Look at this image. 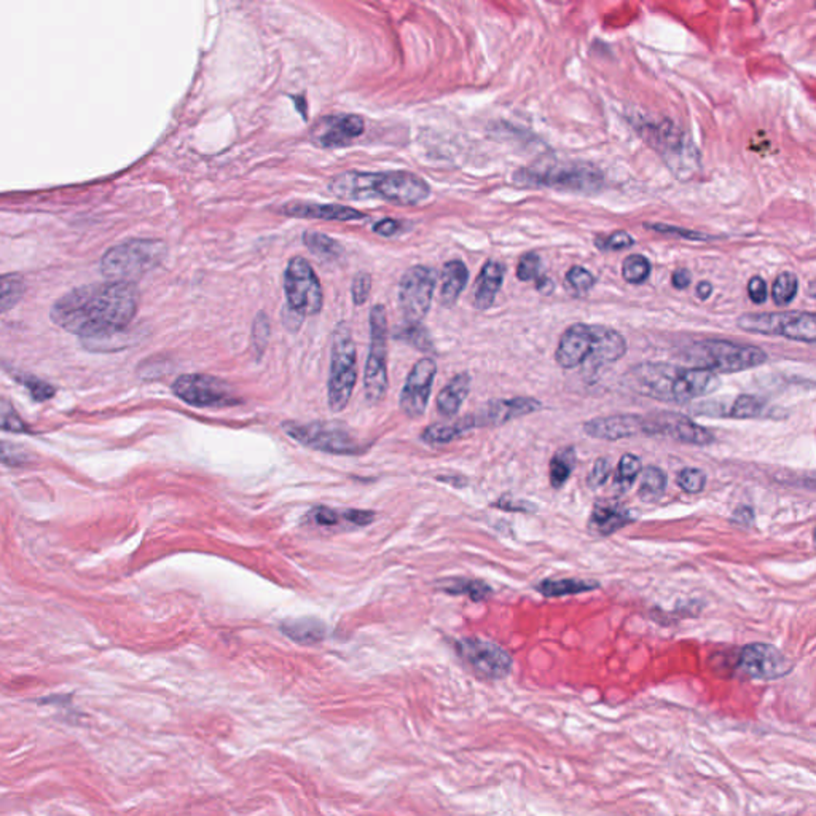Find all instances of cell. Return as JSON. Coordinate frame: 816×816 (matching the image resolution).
<instances>
[{
    "instance_id": "cell-1",
    "label": "cell",
    "mask_w": 816,
    "mask_h": 816,
    "mask_svg": "<svg viewBox=\"0 0 816 816\" xmlns=\"http://www.w3.org/2000/svg\"><path fill=\"white\" fill-rule=\"evenodd\" d=\"M138 302V288L133 282H94L58 298L50 318L65 332L79 335L87 348L102 351L131 324Z\"/></svg>"
},
{
    "instance_id": "cell-2",
    "label": "cell",
    "mask_w": 816,
    "mask_h": 816,
    "mask_svg": "<svg viewBox=\"0 0 816 816\" xmlns=\"http://www.w3.org/2000/svg\"><path fill=\"white\" fill-rule=\"evenodd\" d=\"M627 382L631 390L662 402L687 404L715 392L721 380L709 370L686 369L670 364H641L630 370Z\"/></svg>"
},
{
    "instance_id": "cell-3",
    "label": "cell",
    "mask_w": 816,
    "mask_h": 816,
    "mask_svg": "<svg viewBox=\"0 0 816 816\" xmlns=\"http://www.w3.org/2000/svg\"><path fill=\"white\" fill-rule=\"evenodd\" d=\"M329 188L341 200H380L399 206H417L431 195L427 182L408 171H348L333 177Z\"/></svg>"
},
{
    "instance_id": "cell-4",
    "label": "cell",
    "mask_w": 816,
    "mask_h": 816,
    "mask_svg": "<svg viewBox=\"0 0 816 816\" xmlns=\"http://www.w3.org/2000/svg\"><path fill=\"white\" fill-rule=\"evenodd\" d=\"M627 353L622 333L605 325L572 324L560 337L555 361L563 369H576L587 361L605 365L621 361Z\"/></svg>"
},
{
    "instance_id": "cell-5",
    "label": "cell",
    "mask_w": 816,
    "mask_h": 816,
    "mask_svg": "<svg viewBox=\"0 0 816 816\" xmlns=\"http://www.w3.org/2000/svg\"><path fill=\"white\" fill-rule=\"evenodd\" d=\"M521 187H545L576 193L598 192L603 187V173L592 165L582 163H539L521 167L513 174Z\"/></svg>"
},
{
    "instance_id": "cell-6",
    "label": "cell",
    "mask_w": 816,
    "mask_h": 816,
    "mask_svg": "<svg viewBox=\"0 0 816 816\" xmlns=\"http://www.w3.org/2000/svg\"><path fill=\"white\" fill-rule=\"evenodd\" d=\"M167 247L159 239H130L110 247L102 255L101 273L108 281H138L145 273L159 267L167 255Z\"/></svg>"
},
{
    "instance_id": "cell-7",
    "label": "cell",
    "mask_w": 816,
    "mask_h": 816,
    "mask_svg": "<svg viewBox=\"0 0 816 816\" xmlns=\"http://www.w3.org/2000/svg\"><path fill=\"white\" fill-rule=\"evenodd\" d=\"M686 359L692 362L695 369L719 375L756 369L767 361V353L760 348L738 345L727 339H701L687 348Z\"/></svg>"
},
{
    "instance_id": "cell-8",
    "label": "cell",
    "mask_w": 816,
    "mask_h": 816,
    "mask_svg": "<svg viewBox=\"0 0 816 816\" xmlns=\"http://www.w3.org/2000/svg\"><path fill=\"white\" fill-rule=\"evenodd\" d=\"M644 141L662 157L665 165L681 181H687L700 167V153L691 139L678 126L664 120L660 124H646L640 128Z\"/></svg>"
},
{
    "instance_id": "cell-9",
    "label": "cell",
    "mask_w": 816,
    "mask_h": 816,
    "mask_svg": "<svg viewBox=\"0 0 816 816\" xmlns=\"http://www.w3.org/2000/svg\"><path fill=\"white\" fill-rule=\"evenodd\" d=\"M357 382V353L353 332L348 322H339L332 337L331 374L327 383V400L335 413L347 408Z\"/></svg>"
},
{
    "instance_id": "cell-10",
    "label": "cell",
    "mask_w": 816,
    "mask_h": 816,
    "mask_svg": "<svg viewBox=\"0 0 816 816\" xmlns=\"http://www.w3.org/2000/svg\"><path fill=\"white\" fill-rule=\"evenodd\" d=\"M284 433L305 447L331 455H361L365 451L355 434L337 421H313V423H282Z\"/></svg>"
},
{
    "instance_id": "cell-11",
    "label": "cell",
    "mask_w": 816,
    "mask_h": 816,
    "mask_svg": "<svg viewBox=\"0 0 816 816\" xmlns=\"http://www.w3.org/2000/svg\"><path fill=\"white\" fill-rule=\"evenodd\" d=\"M737 325L744 332L785 337L810 345L816 341L815 314L807 311L746 313L738 318Z\"/></svg>"
},
{
    "instance_id": "cell-12",
    "label": "cell",
    "mask_w": 816,
    "mask_h": 816,
    "mask_svg": "<svg viewBox=\"0 0 816 816\" xmlns=\"http://www.w3.org/2000/svg\"><path fill=\"white\" fill-rule=\"evenodd\" d=\"M286 311L298 318L318 314L322 310L324 294L316 271L305 257L296 255L290 259L284 273Z\"/></svg>"
},
{
    "instance_id": "cell-13",
    "label": "cell",
    "mask_w": 816,
    "mask_h": 816,
    "mask_svg": "<svg viewBox=\"0 0 816 816\" xmlns=\"http://www.w3.org/2000/svg\"><path fill=\"white\" fill-rule=\"evenodd\" d=\"M364 388L372 404L382 402L388 390V321L383 305H375L370 311V349Z\"/></svg>"
},
{
    "instance_id": "cell-14",
    "label": "cell",
    "mask_w": 816,
    "mask_h": 816,
    "mask_svg": "<svg viewBox=\"0 0 816 816\" xmlns=\"http://www.w3.org/2000/svg\"><path fill=\"white\" fill-rule=\"evenodd\" d=\"M174 396L196 408H225L241 404L230 386L216 376L190 374L173 383Z\"/></svg>"
},
{
    "instance_id": "cell-15",
    "label": "cell",
    "mask_w": 816,
    "mask_h": 816,
    "mask_svg": "<svg viewBox=\"0 0 816 816\" xmlns=\"http://www.w3.org/2000/svg\"><path fill=\"white\" fill-rule=\"evenodd\" d=\"M437 273L425 265L408 268L399 284V305L407 324H419L433 304Z\"/></svg>"
},
{
    "instance_id": "cell-16",
    "label": "cell",
    "mask_w": 816,
    "mask_h": 816,
    "mask_svg": "<svg viewBox=\"0 0 816 816\" xmlns=\"http://www.w3.org/2000/svg\"><path fill=\"white\" fill-rule=\"evenodd\" d=\"M456 652L478 678L498 681L512 672L511 654L499 644L482 638H464L456 643Z\"/></svg>"
},
{
    "instance_id": "cell-17",
    "label": "cell",
    "mask_w": 816,
    "mask_h": 816,
    "mask_svg": "<svg viewBox=\"0 0 816 816\" xmlns=\"http://www.w3.org/2000/svg\"><path fill=\"white\" fill-rule=\"evenodd\" d=\"M793 665L778 648L767 643L746 644L738 650L734 670L752 681H775L786 676Z\"/></svg>"
},
{
    "instance_id": "cell-18",
    "label": "cell",
    "mask_w": 816,
    "mask_h": 816,
    "mask_svg": "<svg viewBox=\"0 0 816 816\" xmlns=\"http://www.w3.org/2000/svg\"><path fill=\"white\" fill-rule=\"evenodd\" d=\"M692 412L699 417L727 419H766L777 418L775 410L767 405L766 400L742 394V396H723V398L707 399L693 405Z\"/></svg>"
},
{
    "instance_id": "cell-19",
    "label": "cell",
    "mask_w": 816,
    "mask_h": 816,
    "mask_svg": "<svg viewBox=\"0 0 816 816\" xmlns=\"http://www.w3.org/2000/svg\"><path fill=\"white\" fill-rule=\"evenodd\" d=\"M437 364L431 357H423L413 365L400 392V408L408 418H419L426 412Z\"/></svg>"
},
{
    "instance_id": "cell-20",
    "label": "cell",
    "mask_w": 816,
    "mask_h": 816,
    "mask_svg": "<svg viewBox=\"0 0 816 816\" xmlns=\"http://www.w3.org/2000/svg\"><path fill=\"white\" fill-rule=\"evenodd\" d=\"M652 435H665L673 441L697 447H707L715 442V435L707 427L681 413H657L650 417Z\"/></svg>"
},
{
    "instance_id": "cell-21",
    "label": "cell",
    "mask_w": 816,
    "mask_h": 816,
    "mask_svg": "<svg viewBox=\"0 0 816 816\" xmlns=\"http://www.w3.org/2000/svg\"><path fill=\"white\" fill-rule=\"evenodd\" d=\"M584 433L598 441H622L636 435H650L649 417L641 415H611L584 423Z\"/></svg>"
},
{
    "instance_id": "cell-22",
    "label": "cell",
    "mask_w": 816,
    "mask_h": 816,
    "mask_svg": "<svg viewBox=\"0 0 816 816\" xmlns=\"http://www.w3.org/2000/svg\"><path fill=\"white\" fill-rule=\"evenodd\" d=\"M365 130L361 116L355 114H341L321 118L313 128L311 139L322 149H337L351 144Z\"/></svg>"
},
{
    "instance_id": "cell-23",
    "label": "cell",
    "mask_w": 816,
    "mask_h": 816,
    "mask_svg": "<svg viewBox=\"0 0 816 816\" xmlns=\"http://www.w3.org/2000/svg\"><path fill=\"white\" fill-rule=\"evenodd\" d=\"M542 404L537 399L512 398L498 399L485 405L480 412L474 413L477 427L501 426L515 418L541 410Z\"/></svg>"
},
{
    "instance_id": "cell-24",
    "label": "cell",
    "mask_w": 816,
    "mask_h": 816,
    "mask_svg": "<svg viewBox=\"0 0 816 816\" xmlns=\"http://www.w3.org/2000/svg\"><path fill=\"white\" fill-rule=\"evenodd\" d=\"M284 216L296 217V219H321V220H335V222H351L362 220L365 214L361 210L343 206V204H321V202H289L281 208Z\"/></svg>"
},
{
    "instance_id": "cell-25",
    "label": "cell",
    "mask_w": 816,
    "mask_h": 816,
    "mask_svg": "<svg viewBox=\"0 0 816 816\" xmlns=\"http://www.w3.org/2000/svg\"><path fill=\"white\" fill-rule=\"evenodd\" d=\"M633 521L629 509L611 499L598 501L593 507L590 529L597 535L609 536Z\"/></svg>"
},
{
    "instance_id": "cell-26",
    "label": "cell",
    "mask_w": 816,
    "mask_h": 816,
    "mask_svg": "<svg viewBox=\"0 0 816 816\" xmlns=\"http://www.w3.org/2000/svg\"><path fill=\"white\" fill-rule=\"evenodd\" d=\"M504 276L506 270L502 263L496 261H488L485 263L474 286V306L477 310L492 308L499 290L502 288Z\"/></svg>"
},
{
    "instance_id": "cell-27",
    "label": "cell",
    "mask_w": 816,
    "mask_h": 816,
    "mask_svg": "<svg viewBox=\"0 0 816 816\" xmlns=\"http://www.w3.org/2000/svg\"><path fill=\"white\" fill-rule=\"evenodd\" d=\"M441 302L443 306H453L469 281V271L461 261H450L442 268Z\"/></svg>"
},
{
    "instance_id": "cell-28",
    "label": "cell",
    "mask_w": 816,
    "mask_h": 816,
    "mask_svg": "<svg viewBox=\"0 0 816 816\" xmlns=\"http://www.w3.org/2000/svg\"><path fill=\"white\" fill-rule=\"evenodd\" d=\"M476 427H477V423L474 418V413H470L462 418L453 419L448 423H437V425L426 427L421 434V439L429 445H445V443L460 439L464 434L469 433Z\"/></svg>"
},
{
    "instance_id": "cell-29",
    "label": "cell",
    "mask_w": 816,
    "mask_h": 816,
    "mask_svg": "<svg viewBox=\"0 0 816 816\" xmlns=\"http://www.w3.org/2000/svg\"><path fill=\"white\" fill-rule=\"evenodd\" d=\"M470 376L469 374L462 372L456 375L450 383L441 391L437 398V410L443 415L445 418H453L458 415L462 402L469 396Z\"/></svg>"
},
{
    "instance_id": "cell-30",
    "label": "cell",
    "mask_w": 816,
    "mask_h": 816,
    "mask_svg": "<svg viewBox=\"0 0 816 816\" xmlns=\"http://www.w3.org/2000/svg\"><path fill=\"white\" fill-rule=\"evenodd\" d=\"M281 631L292 641L300 644H316L327 635L325 623L311 617L282 622Z\"/></svg>"
},
{
    "instance_id": "cell-31",
    "label": "cell",
    "mask_w": 816,
    "mask_h": 816,
    "mask_svg": "<svg viewBox=\"0 0 816 816\" xmlns=\"http://www.w3.org/2000/svg\"><path fill=\"white\" fill-rule=\"evenodd\" d=\"M600 587L595 580H584V579H560V580H542L539 586L536 587L537 592L542 593L544 597L556 598V597H566V595H578V593L590 592L597 590Z\"/></svg>"
},
{
    "instance_id": "cell-32",
    "label": "cell",
    "mask_w": 816,
    "mask_h": 816,
    "mask_svg": "<svg viewBox=\"0 0 816 816\" xmlns=\"http://www.w3.org/2000/svg\"><path fill=\"white\" fill-rule=\"evenodd\" d=\"M304 243L306 249L314 253L319 261L337 262L345 253V249L339 241L319 231H305Z\"/></svg>"
},
{
    "instance_id": "cell-33",
    "label": "cell",
    "mask_w": 816,
    "mask_h": 816,
    "mask_svg": "<svg viewBox=\"0 0 816 816\" xmlns=\"http://www.w3.org/2000/svg\"><path fill=\"white\" fill-rule=\"evenodd\" d=\"M576 466V450L572 447L560 448L549 466L550 485L558 490L568 480Z\"/></svg>"
},
{
    "instance_id": "cell-34",
    "label": "cell",
    "mask_w": 816,
    "mask_h": 816,
    "mask_svg": "<svg viewBox=\"0 0 816 816\" xmlns=\"http://www.w3.org/2000/svg\"><path fill=\"white\" fill-rule=\"evenodd\" d=\"M666 488V476L662 469L649 466L641 470V484L638 488V496L644 502H656L664 496Z\"/></svg>"
},
{
    "instance_id": "cell-35",
    "label": "cell",
    "mask_w": 816,
    "mask_h": 816,
    "mask_svg": "<svg viewBox=\"0 0 816 816\" xmlns=\"http://www.w3.org/2000/svg\"><path fill=\"white\" fill-rule=\"evenodd\" d=\"M442 590L448 595H468L472 601H484L492 595V587L482 580H470V579H451L442 584Z\"/></svg>"
},
{
    "instance_id": "cell-36",
    "label": "cell",
    "mask_w": 816,
    "mask_h": 816,
    "mask_svg": "<svg viewBox=\"0 0 816 816\" xmlns=\"http://www.w3.org/2000/svg\"><path fill=\"white\" fill-rule=\"evenodd\" d=\"M26 282L21 275H0V314L12 310L24 296Z\"/></svg>"
},
{
    "instance_id": "cell-37",
    "label": "cell",
    "mask_w": 816,
    "mask_h": 816,
    "mask_svg": "<svg viewBox=\"0 0 816 816\" xmlns=\"http://www.w3.org/2000/svg\"><path fill=\"white\" fill-rule=\"evenodd\" d=\"M799 290V281L795 273L785 271L778 275V278L773 282L772 296L773 302L778 306H786L795 300Z\"/></svg>"
},
{
    "instance_id": "cell-38",
    "label": "cell",
    "mask_w": 816,
    "mask_h": 816,
    "mask_svg": "<svg viewBox=\"0 0 816 816\" xmlns=\"http://www.w3.org/2000/svg\"><path fill=\"white\" fill-rule=\"evenodd\" d=\"M622 276L629 284H643L650 276V262L640 253L629 255L622 265Z\"/></svg>"
},
{
    "instance_id": "cell-39",
    "label": "cell",
    "mask_w": 816,
    "mask_h": 816,
    "mask_svg": "<svg viewBox=\"0 0 816 816\" xmlns=\"http://www.w3.org/2000/svg\"><path fill=\"white\" fill-rule=\"evenodd\" d=\"M0 431L15 434H30V425L16 412L15 407L5 399H0Z\"/></svg>"
},
{
    "instance_id": "cell-40",
    "label": "cell",
    "mask_w": 816,
    "mask_h": 816,
    "mask_svg": "<svg viewBox=\"0 0 816 816\" xmlns=\"http://www.w3.org/2000/svg\"><path fill=\"white\" fill-rule=\"evenodd\" d=\"M394 337L402 339L405 343L412 345L419 351H431L433 349V341L427 333L426 329L419 324H405L394 333Z\"/></svg>"
},
{
    "instance_id": "cell-41",
    "label": "cell",
    "mask_w": 816,
    "mask_h": 816,
    "mask_svg": "<svg viewBox=\"0 0 816 816\" xmlns=\"http://www.w3.org/2000/svg\"><path fill=\"white\" fill-rule=\"evenodd\" d=\"M641 460L638 456L627 453L621 458L617 464V474H615V485H621L623 490H627L635 482L638 474H641Z\"/></svg>"
},
{
    "instance_id": "cell-42",
    "label": "cell",
    "mask_w": 816,
    "mask_h": 816,
    "mask_svg": "<svg viewBox=\"0 0 816 816\" xmlns=\"http://www.w3.org/2000/svg\"><path fill=\"white\" fill-rule=\"evenodd\" d=\"M597 284L595 276L582 267H572L566 273V288L576 296H586Z\"/></svg>"
},
{
    "instance_id": "cell-43",
    "label": "cell",
    "mask_w": 816,
    "mask_h": 816,
    "mask_svg": "<svg viewBox=\"0 0 816 816\" xmlns=\"http://www.w3.org/2000/svg\"><path fill=\"white\" fill-rule=\"evenodd\" d=\"M12 375L15 376L18 383H21L26 390L30 391V398L34 399L36 402H45L56 394L55 386H51L44 380H39L36 376L24 375V374H12Z\"/></svg>"
},
{
    "instance_id": "cell-44",
    "label": "cell",
    "mask_w": 816,
    "mask_h": 816,
    "mask_svg": "<svg viewBox=\"0 0 816 816\" xmlns=\"http://www.w3.org/2000/svg\"><path fill=\"white\" fill-rule=\"evenodd\" d=\"M32 461V456L26 448L12 442L0 441V464L8 468H22Z\"/></svg>"
},
{
    "instance_id": "cell-45",
    "label": "cell",
    "mask_w": 816,
    "mask_h": 816,
    "mask_svg": "<svg viewBox=\"0 0 816 816\" xmlns=\"http://www.w3.org/2000/svg\"><path fill=\"white\" fill-rule=\"evenodd\" d=\"M633 245H635L633 236L623 230L614 231L609 236H598V238L595 239V246L598 247L603 253H617V251L627 249V247H631Z\"/></svg>"
},
{
    "instance_id": "cell-46",
    "label": "cell",
    "mask_w": 816,
    "mask_h": 816,
    "mask_svg": "<svg viewBox=\"0 0 816 816\" xmlns=\"http://www.w3.org/2000/svg\"><path fill=\"white\" fill-rule=\"evenodd\" d=\"M270 319L265 313H259L253 324V348L257 357H262L270 339Z\"/></svg>"
},
{
    "instance_id": "cell-47",
    "label": "cell",
    "mask_w": 816,
    "mask_h": 816,
    "mask_svg": "<svg viewBox=\"0 0 816 816\" xmlns=\"http://www.w3.org/2000/svg\"><path fill=\"white\" fill-rule=\"evenodd\" d=\"M678 485L681 490L697 494V493H701L705 490L707 476H705L703 470L695 469V468H686V469L681 470L678 474Z\"/></svg>"
},
{
    "instance_id": "cell-48",
    "label": "cell",
    "mask_w": 816,
    "mask_h": 816,
    "mask_svg": "<svg viewBox=\"0 0 816 816\" xmlns=\"http://www.w3.org/2000/svg\"><path fill=\"white\" fill-rule=\"evenodd\" d=\"M308 520L316 527L333 528L343 520V511H335L332 507L318 506L308 512Z\"/></svg>"
},
{
    "instance_id": "cell-49",
    "label": "cell",
    "mask_w": 816,
    "mask_h": 816,
    "mask_svg": "<svg viewBox=\"0 0 816 816\" xmlns=\"http://www.w3.org/2000/svg\"><path fill=\"white\" fill-rule=\"evenodd\" d=\"M644 227H646V228H649V230L662 233V235H673V236L691 239V241H715L716 239V236H711V235H705V233H699V231L686 230V228H681V227H672V225L644 224Z\"/></svg>"
},
{
    "instance_id": "cell-50",
    "label": "cell",
    "mask_w": 816,
    "mask_h": 816,
    "mask_svg": "<svg viewBox=\"0 0 816 816\" xmlns=\"http://www.w3.org/2000/svg\"><path fill=\"white\" fill-rule=\"evenodd\" d=\"M541 273V257L535 253H525L517 265V278L523 282L536 281Z\"/></svg>"
},
{
    "instance_id": "cell-51",
    "label": "cell",
    "mask_w": 816,
    "mask_h": 816,
    "mask_svg": "<svg viewBox=\"0 0 816 816\" xmlns=\"http://www.w3.org/2000/svg\"><path fill=\"white\" fill-rule=\"evenodd\" d=\"M493 506L498 507L501 511H506V512H537V506L533 504V502L523 501V499L512 498V496H509V494H504L502 498H499Z\"/></svg>"
},
{
    "instance_id": "cell-52",
    "label": "cell",
    "mask_w": 816,
    "mask_h": 816,
    "mask_svg": "<svg viewBox=\"0 0 816 816\" xmlns=\"http://www.w3.org/2000/svg\"><path fill=\"white\" fill-rule=\"evenodd\" d=\"M370 289H372V278L369 273L356 275L353 288H351V296H353L355 305L359 306V305L365 304L369 300Z\"/></svg>"
},
{
    "instance_id": "cell-53",
    "label": "cell",
    "mask_w": 816,
    "mask_h": 816,
    "mask_svg": "<svg viewBox=\"0 0 816 816\" xmlns=\"http://www.w3.org/2000/svg\"><path fill=\"white\" fill-rule=\"evenodd\" d=\"M609 477H611V462L607 461L606 458H598L593 464L592 472L587 478V484L592 488H598L601 485L606 484Z\"/></svg>"
},
{
    "instance_id": "cell-54",
    "label": "cell",
    "mask_w": 816,
    "mask_h": 816,
    "mask_svg": "<svg viewBox=\"0 0 816 816\" xmlns=\"http://www.w3.org/2000/svg\"><path fill=\"white\" fill-rule=\"evenodd\" d=\"M343 520L349 523L351 527H367L375 520V513L372 511H361V509H347V511H343Z\"/></svg>"
},
{
    "instance_id": "cell-55",
    "label": "cell",
    "mask_w": 816,
    "mask_h": 816,
    "mask_svg": "<svg viewBox=\"0 0 816 816\" xmlns=\"http://www.w3.org/2000/svg\"><path fill=\"white\" fill-rule=\"evenodd\" d=\"M748 294H750V298L756 305L766 304L767 300V284L760 276H754L748 282Z\"/></svg>"
},
{
    "instance_id": "cell-56",
    "label": "cell",
    "mask_w": 816,
    "mask_h": 816,
    "mask_svg": "<svg viewBox=\"0 0 816 816\" xmlns=\"http://www.w3.org/2000/svg\"><path fill=\"white\" fill-rule=\"evenodd\" d=\"M400 228H402V224H400L399 220L390 219V217H388V219H383V220H380V222H376V224L374 225V231H375L376 235L384 236V238L394 236L396 233L400 231Z\"/></svg>"
},
{
    "instance_id": "cell-57",
    "label": "cell",
    "mask_w": 816,
    "mask_h": 816,
    "mask_svg": "<svg viewBox=\"0 0 816 816\" xmlns=\"http://www.w3.org/2000/svg\"><path fill=\"white\" fill-rule=\"evenodd\" d=\"M752 519H754V512H752V507H738V509H735V512L732 513V521L737 523V525H742V527H750L752 523Z\"/></svg>"
},
{
    "instance_id": "cell-58",
    "label": "cell",
    "mask_w": 816,
    "mask_h": 816,
    "mask_svg": "<svg viewBox=\"0 0 816 816\" xmlns=\"http://www.w3.org/2000/svg\"><path fill=\"white\" fill-rule=\"evenodd\" d=\"M672 284L673 288H676L679 290H684L691 286V273L684 270V268H679L676 270L672 276Z\"/></svg>"
},
{
    "instance_id": "cell-59",
    "label": "cell",
    "mask_w": 816,
    "mask_h": 816,
    "mask_svg": "<svg viewBox=\"0 0 816 816\" xmlns=\"http://www.w3.org/2000/svg\"><path fill=\"white\" fill-rule=\"evenodd\" d=\"M536 289L539 290L544 296H549L555 289V284L547 276H539L536 279Z\"/></svg>"
},
{
    "instance_id": "cell-60",
    "label": "cell",
    "mask_w": 816,
    "mask_h": 816,
    "mask_svg": "<svg viewBox=\"0 0 816 816\" xmlns=\"http://www.w3.org/2000/svg\"><path fill=\"white\" fill-rule=\"evenodd\" d=\"M711 294H713V286H711V282L701 281L700 284L697 286V296H699L700 300H709Z\"/></svg>"
}]
</instances>
